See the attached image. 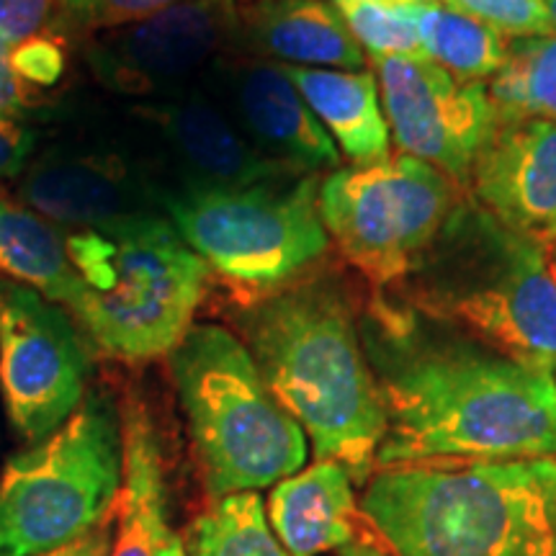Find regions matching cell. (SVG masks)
<instances>
[{
  "mask_svg": "<svg viewBox=\"0 0 556 556\" xmlns=\"http://www.w3.org/2000/svg\"><path fill=\"white\" fill-rule=\"evenodd\" d=\"M238 0H184L111 29L88 47V65L103 86L122 96H160L184 86L235 37H240Z\"/></svg>",
  "mask_w": 556,
  "mask_h": 556,
  "instance_id": "obj_12",
  "label": "cell"
},
{
  "mask_svg": "<svg viewBox=\"0 0 556 556\" xmlns=\"http://www.w3.org/2000/svg\"><path fill=\"white\" fill-rule=\"evenodd\" d=\"M486 90L497 116L556 122V31L507 41L503 67Z\"/></svg>",
  "mask_w": 556,
  "mask_h": 556,
  "instance_id": "obj_23",
  "label": "cell"
},
{
  "mask_svg": "<svg viewBox=\"0 0 556 556\" xmlns=\"http://www.w3.org/2000/svg\"><path fill=\"white\" fill-rule=\"evenodd\" d=\"M544 5H546L548 21H552V29L556 31V0H544Z\"/></svg>",
  "mask_w": 556,
  "mask_h": 556,
  "instance_id": "obj_35",
  "label": "cell"
},
{
  "mask_svg": "<svg viewBox=\"0 0 556 556\" xmlns=\"http://www.w3.org/2000/svg\"><path fill=\"white\" fill-rule=\"evenodd\" d=\"M281 67L353 165H374L389 157L392 135L381 109L377 75L366 70Z\"/></svg>",
  "mask_w": 556,
  "mask_h": 556,
  "instance_id": "obj_20",
  "label": "cell"
},
{
  "mask_svg": "<svg viewBox=\"0 0 556 556\" xmlns=\"http://www.w3.org/2000/svg\"><path fill=\"white\" fill-rule=\"evenodd\" d=\"M240 124L266 155L304 173L338 170L340 150L281 65L255 62L235 73Z\"/></svg>",
  "mask_w": 556,
  "mask_h": 556,
  "instance_id": "obj_16",
  "label": "cell"
},
{
  "mask_svg": "<svg viewBox=\"0 0 556 556\" xmlns=\"http://www.w3.org/2000/svg\"><path fill=\"white\" fill-rule=\"evenodd\" d=\"M73 281L60 307L103 356H170L204 302L208 268L168 217L139 214L65 232Z\"/></svg>",
  "mask_w": 556,
  "mask_h": 556,
  "instance_id": "obj_5",
  "label": "cell"
},
{
  "mask_svg": "<svg viewBox=\"0 0 556 556\" xmlns=\"http://www.w3.org/2000/svg\"><path fill=\"white\" fill-rule=\"evenodd\" d=\"M389 135L402 155L469 186L479 152L497 124L484 83L462 80L422 54L371 58Z\"/></svg>",
  "mask_w": 556,
  "mask_h": 556,
  "instance_id": "obj_11",
  "label": "cell"
},
{
  "mask_svg": "<svg viewBox=\"0 0 556 556\" xmlns=\"http://www.w3.org/2000/svg\"><path fill=\"white\" fill-rule=\"evenodd\" d=\"M345 26L371 58L381 54H422L417 31L405 9L384 0H330Z\"/></svg>",
  "mask_w": 556,
  "mask_h": 556,
  "instance_id": "obj_25",
  "label": "cell"
},
{
  "mask_svg": "<svg viewBox=\"0 0 556 556\" xmlns=\"http://www.w3.org/2000/svg\"><path fill=\"white\" fill-rule=\"evenodd\" d=\"M88 351L58 302L0 278V397L16 435L39 443L86 400Z\"/></svg>",
  "mask_w": 556,
  "mask_h": 556,
  "instance_id": "obj_10",
  "label": "cell"
},
{
  "mask_svg": "<svg viewBox=\"0 0 556 556\" xmlns=\"http://www.w3.org/2000/svg\"><path fill=\"white\" fill-rule=\"evenodd\" d=\"M240 330L263 379L307 435L315 462L343 464L366 484L377 469L387 409L343 283L307 276L245 307Z\"/></svg>",
  "mask_w": 556,
  "mask_h": 556,
  "instance_id": "obj_2",
  "label": "cell"
},
{
  "mask_svg": "<svg viewBox=\"0 0 556 556\" xmlns=\"http://www.w3.org/2000/svg\"><path fill=\"white\" fill-rule=\"evenodd\" d=\"M34 144H37V137L31 129H26L11 116H0V178H13L24 173Z\"/></svg>",
  "mask_w": 556,
  "mask_h": 556,
  "instance_id": "obj_30",
  "label": "cell"
},
{
  "mask_svg": "<svg viewBox=\"0 0 556 556\" xmlns=\"http://www.w3.org/2000/svg\"><path fill=\"white\" fill-rule=\"evenodd\" d=\"M114 523L116 513L109 520H103L101 526H96L93 531H88L86 536L75 539L73 544H65L54 552L39 554V556H111V544H114Z\"/></svg>",
  "mask_w": 556,
  "mask_h": 556,
  "instance_id": "obj_32",
  "label": "cell"
},
{
  "mask_svg": "<svg viewBox=\"0 0 556 556\" xmlns=\"http://www.w3.org/2000/svg\"><path fill=\"white\" fill-rule=\"evenodd\" d=\"M266 518L289 556H319L356 544L364 523L343 464L315 462L270 486Z\"/></svg>",
  "mask_w": 556,
  "mask_h": 556,
  "instance_id": "obj_17",
  "label": "cell"
},
{
  "mask_svg": "<svg viewBox=\"0 0 556 556\" xmlns=\"http://www.w3.org/2000/svg\"><path fill=\"white\" fill-rule=\"evenodd\" d=\"M240 34L255 50L287 65L323 70L366 65L364 47L325 0H258L242 11Z\"/></svg>",
  "mask_w": 556,
  "mask_h": 556,
  "instance_id": "obj_19",
  "label": "cell"
},
{
  "mask_svg": "<svg viewBox=\"0 0 556 556\" xmlns=\"http://www.w3.org/2000/svg\"><path fill=\"white\" fill-rule=\"evenodd\" d=\"M124 475L122 409L90 394L0 471V556H39L114 516Z\"/></svg>",
  "mask_w": 556,
  "mask_h": 556,
  "instance_id": "obj_8",
  "label": "cell"
},
{
  "mask_svg": "<svg viewBox=\"0 0 556 556\" xmlns=\"http://www.w3.org/2000/svg\"><path fill=\"white\" fill-rule=\"evenodd\" d=\"M435 3L482 21L503 37L518 39L554 31L544 0H435Z\"/></svg>",
  "mask_w": 556,
  "mask_h": 556,
  "instance_id": "obj_26",
  "label": "cell"
},
{
  "mask_svg": "<svg viewBox=\"0 0 556 556\" xmlns=\"http://www.w3.org/2000/svg\"><path fill=\"white\" fill-rule=\"evenodd\" d=\"M338 556H387L384 548L379 544H374V541H356V544L340 548Z\"/></svg>",
  "mask_w": 556,
  "mask_h": 556,
  "instance_id": "obj_33",
  "label": "cell"
},
{
  "mask_svg": "<svg viewBox=\"0 0 556 556\" xmlns=\"http://www.w3.org/2000/svg\"><path fill=\"white\" fill-rule=\"evenodd\" d=\"M358 505L392 556H556V456L381 467Z\"/></svg>",
  "mask_w": 556,
  "mask_h": 556,
  "instance_id": "obj_3",
  "label": "cell"
},
{
  "mask_svg": "<svg viewBox=\"0 0 556 556\" xmlns=\"http://www.w3.org/2000/svg\"><path fill=\"white\" fill-rule=\"evenodd\" d=\"M405 11L417 31L422 58L448 70L456 78L482 83L503 67L507 39L482 21L435 0H422Z\"/></svg>",
  "mask_w": 556,
  "mask_h": 556,
  "instance_id": "obj_22",
  "label": "cell"
},
{
  "mask_svg": "<svg viewBox=\"0 0 556 556\" xmlns=\"http://www.w3.org/2000/svg\"><path fill=\"white\" fill-rule=\"evenodd\" d=\"M122 435L124 475L111 556H157L173 533L168 528L163 451L144 400H127L122 409Z\"/></svg>",
  "mask_w": 556,
  "mask_h": 556,
  "instance_id": "obj_18",
  "label": "cell"
},
{
  "mask_svg": "<svg viewBox=\"0 0 556 556\" xmlns=\"http://www.w3.org/2000/svg\"><path fill=\"white\" fill-rule=\"evenodd\" d=\"M387 409L377 469L556 456V379L430 319L384 289L358 315Z\"/></svg>",
  "mask_w": 556,
  "mask_h": 556,
  "instance_id": "obj_1",
  "label": "cell"
},
{
  "mask_svg": "<svg viewBox=\"0 0 556 556\" xmlns=\"http://www.w3.org/2000/svg\"><path fill=\"white\" fill-rule=\"evenodd\" d=\"M471 199L516 232L548 245L556 240V122L505 119L479 152Z\"/></svg>",
  "mask_w": 556,
  "mask_h": 556,
  "instance_id": "obj_13",
  "label": "cell"
},
{
  "mask_svg": "<svg viewBox=\"0 0 556 556\" xmlns=\"http://www.w3.org/2000/svg\"><path fill=\"white\" fill-rule=\"evenodd\" d=\"M315 173L255 186L186 180L157 191L165 217L242 309L304 281L328 253Z\"/></svg>",
  "mask_w": 556,
  "mask_h": 556,
  "instance_id": "obj_7",
  "label": "cell"
},
{
  "mask_svg": "<svg viewBox=\"0 0 556 556\" xmlns=\"http://www.w3.org/2000/svg\"><path fill=\"white\" fill-rule=\"evenodd\" d=\"M11 67L21 80L29 86L52 88L65 75L67 54L58 34H39L29 37L11 50Z\"/></svg>",
  "mask_w": 556,
  "mask_h": 556,
  "instance_id": "obj_28",
  "label": "cell"
},
{
  "mask_svg": "<svg viewBox=\"0 0 556 556\" xmlns=\"http://www.w3.org/2000/svg\"><path fill=\"white\" fill-rule=\"evenodd\" d=\"M21 201L67 232L155 214L152 204H160L119 157L80 150H54L31 163L21 180Z\"/></svg>",
  "mask_w": 556,
  "mask_h": 556,
  "instance_id": "obj_14",
  "label": "cell"
},
{
  "mask_svg": "<svg viewBox=\"0 0 556 556\" xmlns=\"http://www.w3.org/2000/svg\"><path fill=\"white\" fill-rule=\"evenodd\" d=\"M548 266H552V274H554V278H556V248H554V253H552V263H548Z\"/></svg>",
  "mask_w": 556,
  "mask_h": 556,
  "instance_id": "obj_36",
  "label": "cell"
},
{
  "mask_svg": "<svg viewBox=\"0 0 556 556\" xmlns=\"http://www.w3.org/2000/svg\"><path fill=\"white\" fill-rule=\"evenodd\" d=\"M11 50L13 41L0 34V116L18 119L26 101H29V88H26V83L13 73Z\"/></svg>",
  "mask_w": 556,
  "mask_h": 556,
  "instance_id": "obj_31",
  "label": "cell"
},
{
  "mask_svg": "<svg viewBox=\"0 0 556 556\" xmlns=\"http://www.w3.org/2000/svg\"><path fill=\"white\" fill-rule=\"evenodd\" d=\"M0 278L62 304L70 268L65 232L0 186Z\"/></svg>",
  "mask_w": 556,
  "mask_h": 556,
  "instance_id": "obj_21",
  "label": "cell"
},
{
  "mask_svg": "<svg viewBox=\"0 0 556 556\" xmlns=\"http://www.w3.org/2000/svg\"><path fill=\"white\" fill-rule=\"evenodd\" d=\"M67 0H0V34L13 45L45 31H65Z\"/></svg>",
  "mask_w": 556,
  "mask_h": 556,
  "instance_id": "obj_29",
  "label": "cell"
},
{
  "mask_svg": "<svg viewBox=\"0 0 556 556\" xmlns=\"http://www.w3.org/2000/svg\"><path fill=\"white\" fill-rule=\"evenodd\" d=\"M384 291L507 358L556 371V278L546 248L471 197L458 201L405 281Z\"/></svg>",
  "mask_w": 556,
  "mask_h": 556,
  "instance_id": "obj_4",
  "label": "cell"
},
{
  "mask_svg": "<svg viewBox=\"0 0 556 556\" xmlns=\"http://www.w3.org/2000/svg\"><path fill=\"white\" fill-rule=\"evenodd\" d=\"M184 0H67L65 31L122 29Z\"/></svg>",
  "mask_w": 556,
  "mask_h": 556,
  "instance_id": "obj_27",
  "label": "cell"
},
{
  "mask_svg": "<svg viewBox=\"0 0 556 556\" xmlns=\"http://www.w3.org/2000/svg\"><path fill=\"white\" fill-rule=\"evenodd\" d=\"M189 556H289L278 544L258 492L214 500L184 541Z\"/></svg>",
  "mask_w": 556,
  "mask_h": 556,
  "instance_id": "obj_24",
  "label": "cell"
},
{
  "mask_svg": "<svg viewBox=\"0 0 556 556\" xmlns=\"http://www.w3.org/2000/svg\"><path fill=\"white\" fill-rule=\"evenodd\" d=\"M168 364L208 497L266 490L307 464L302 426L232 330L193 325Z\"/></svg>",
  "mask_w": 556,
  "mask_h": 556,
  "instance_id": "obj_6",
  "label": "cell"
},
{
  "mask_svg": "<svg viewBox=\"0 0 556 556\" xmlns=\"http://www.w3.org/2000/svg\"><path fill=\"white\" fill-rule=\"evenodd\" d=\"M157 556H189V552H186L184 541L176 539V536H170V539H168V544H165L163 548H160Z\"/></svg>",
  "mask_w": 556,
  "mask_h": 556,
  "instance_id": "obj_34",
  "label": "cell"
},
{
  "mask_svg": "<svg viewBox=\"0 0 556 556\" xmlns=\"http://www.w3.org/2000/svg\"><path fill=\"white\" fill-rule=\"evenodd\" d=\"M137 114L160 131L173 155L189 168L191 184L255 186L309 176L266 155L217 106L197 96L148 103L139 106Z\"/></svg>",
  "mask_w": 556,
  "mask_h": 556,
  "instance_id": "obj_15",
  "label": "cell"
},
{
  "mask_svg": "<svg viewBox=\"0 0 556 556\" xmlns=\"http://www.w3.org/2000/svg\"><path fill=\"white\" fill-rule=\"evenodd\" d=\"M462 199L454 180L433 165L400 155L328 173L317 206L340 255L374 289H394L433 245Z\"/></svg>",
  "mask_w": 556,
  "mask_h": 556,
  "instance_id": "obj_9",
  "label": "cell"
}]
</instances>
